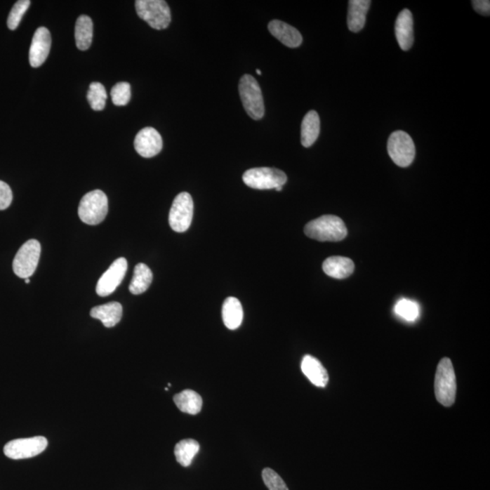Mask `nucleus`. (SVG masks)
<instances>
[{
	"instance_id": "nucleus-14",
	"label": "nucleus",
	"mask_w": 490,
	"mask_h": 490,
	"mask_svg": "<svg viewBox=\"0 0 490 490\" xmlns=\"http://www.w3.org/2000/svg\"><path fill=\"white\" fill-rule=\"evenodd\" d=\"M395 35L399 48L408 51L414 42L413 17L409 9H403L397 18Z\"/></svg>"
},
{
	"instance_id": "nucleus-18",
	"label": "nucleus",
	"mask_w": 490,
	"mask_h": 490,
	"mask_svg": "<svg viewBox=\"0 0 490 490\" xmlns=\"http://www.w3.org/2000/svg\"><path fill=\"white\" fill-rule=\"evenodd\" d=\"M92 318L102 322L105 327L116 326L122 319L123 307L117 302L108 303L107 305L94 307L90 311Z\"/></svg>"
},
{
	"instance_id": "nucleus-3",
	"label": "nucleus",
	"mask_w": 490,
	"mask_h": 490,
	"mask_svg": "<svg viewBox=\"0 0 490 490\" xmlns=\"http://www.w3.org/2000/svg\"><path fill=\"white\" fill-rule=\"evenodd\" d=\"M135 9L139 18L154 29H166L171 23V11L163 0H138Z\"/></svg>"
},
{
	"instance_id": "nucleus-32",
	"label": "nucleus",
	"mask_w": 490,
	"mask_h": 490,
	"mask_svg": "<svg viewBox=\"0 0 490 490\" xmlns=\"http://www.w3.org/2000/svg\"><path fill=\"white\" fill-rule=\"evenodd\" d=\"M472 5L477 13L483 15H490V1L489 0H473Z\"/></svg>"
},
{
	"instance_id": "nucleus-24",
	"label": "nucleus",
	"mask_w": 490,
	"mask_h": 490,
	"mask_svg": "<svg viewBox=\"0 0 490 490\" xmlns=\"http://www.w3.org/2000/svg\"><path fill=\"white\" fill-rule=\"evenodd\" d=\"M152 281H153V272L150 268L145 263H138L135 266L134 276L129 285L130 293L134 296L144 293L150 287Z\"/></svg>"
},
{
	"instance_id": "nucleus-20",
	"label": "nucleus",
	"mask_w": 490,
	"mask_h": 490,
	"mask_svg": "<svg viewBox=\"0 0 490 490\" xmlns=\"http://www.w3.org/2000/svg\"><path fill=\"white\" fill-rule=\"evenodd\" d=\"M244 319V310L240 300L234 297H228L223 305V321L229 330H237L241 326Z\"/></svg>"
},
{
	"instance_id": "nucleus-29",
	"label": "nucleus",
	"mask_w": 490,
	"mask_h": 490,
	"mask_svg": "<svg viewBox=\"0 0 490 490\" xmlns=\"http://www.w3.org/2000/svg\"><path fill=\"white\" fill-rule=\"evenodd\" d=\"M31 2L29 0H20L14 5L11 9L8 18V27L11 30H15L20 26L21 20L23 15L26 13L27 9L30 7Z\"/></svg>"
},
{
	"instance_id": "nucleus-11",
	"label": "nucleus",
	"mask_w": 490,
	"mask_h": 490,
	"mask_svg": "<svg viewBox=\"0 0 490 490\" xmlns=\"http://www.w3.org/2000/svg\"><path fill=\"white\" fill-rule=\"evenodd\" d=\"M127 271V260L126 258L117 259L112 263L107 271L99 279L95 291L99 296H110L125 278Z\"/></svg>"
},
{
	"instance_id": "nucleus-30",
	"label": "nucleus",
	"mask_w": 490,
	"mask_h": 490,
	"mask_svg": "<svg viewBox=\"0 0 490 490\" xmlns=\"http://www.w3.org/2000/svg\"><path fill=\"white\" fill-rule=\"evenodd\" d=\"M262 477L263 482L269 490H289L284 479L272 468H265L263 470Z\"/></svg>"
},
{
	"instance_id": "nucleus-5",
	"label": "nucleus",
	"mask_w": 490,
	"mask_h": 490,
	"mask_svg": "<svg viewBox=\"0 0 490 490\" xmlns=\"http://www.w3.org/2000/svg\"><path fill=\"white\" fill-rule=\"evenodd\" d=\"M239 93L244 110L250 117L253 120L263 119L265 114V103L257 80L250 74H244L239 84Z\"/></svg>"
},
{
	"instance_id": "nucleus-7",
	"label": "nucleus",
	"mask_w": 490,
	"mask_h": 490,
	"mask_svg": "<svg viewBox=\"0 0 490 490\" xmlns=\"http://www.w3.org/2000/svg\"><path fill=\"white\" fill-rule=\"evenodd\" d=\"M387 148L393 162L401 167L411 166L416 156L413 140L407 133L403 131H396L390 135Z\"/></svg>"
},
{
	"instance_id": "nucleus-25",
	"label": "nucleus",
	"mask_w": 490,
	"mask_h": 490,
	"mask_svg": "<svg viewBox=\"0 0 490 490\" xmlns=\"http://www.w3.org/2000/svg\"><path fill=\"white\" fill-rule=\"evenodd\" d=\"M199 449L200 445L197 440L192 439L181 440L175 448L176 461L183 467H189Z\"/></svg>"
},
{
	"instance_id": "nucleus-17",
	"label": "nucleus",
	"mask_w": 490,
	"mask_h": 490,
	"mask_svg": "<svg viewBox=\"0 0 490 490\" xmlns=\"http://www.w3.org/2000/svg\"><path fill=\"white\" fill-rule=\"evenodd\" d=\"M355 263L343 256L329 257L322 265L325 274L338 280L348 278L355 272Z\"/></svg>"
},
{
	"instance_id": "nucleus-13",
	"label": "nucleus",
	"mask_w": 490,
	"mask_h": 490,
	"mask_svg": "<svg viewBox=\"0 0 490 490\" xmlns=\"http://www.w3.org/2000/svg\"><path fill=\"white\" fill-rule=\"evenodd\" d=\"M51 35L44 27L36 30L29 49V63L32 67H39L44 64L51 48Z\"/></svg>"
},
{
	"instance_id": "nucleus-6",
	"label": "nucleus",
	"mask_w": 490,
	"mask_h": 490,
	"mask_svg": "<svg viewBox=\"0 0 490 490\" xmlns=\"http://www.w3.org/2000/svg\"><path fill=\"white\" fill-rule=\"evenodd\" d=\"M244 184L253 189L267 190L280 187L287 182V176L281 170L270 167H258L244 173Z\"/></svg>"
},
{
	"instance_id": "nucleus-31",
	"label": "nucleus",
	"mask_w": 490,
	"mask_h": 490,
	"mask_svg": "<svg viewBox=\"0 0 490 490\" xmlns=\"http://www.w3.org/2000/svg\"><path fill=\"white\" fill-rule=\"evenodd\" d=\"M12 200H13V194L11 187L5 182L0 181V211L8 208Z\"/></svg>"
},
{
	"instance_id": "nucleus-34",
	"label": "nucleus",
	"mask_w": 490,
	"mask_h": 490,
	"mask_svg": "<svg viewBox=\"0 0 490 490\" xmlns=\"http://www.w3.org/2000/svg\"><path fill=\"white\" fill-rule=\"evenodd\" d=\"M276 191H282V186H280V187H277L275 189Z\"/></svg>"
},
{
	"instance_id": "nucleus-19",
	"label": "nucleus",
	"mask_w": 490,
	"mask_h": 490,
	"mask_svg": "<svg viewBox=\"0 0 490 490\" xmlns=\"http://www.w3.org/2000/svg\"><path fill=\"white\" fill-rule=\"evenodd\" d=\"M370 0H350L349 1L348 18L347 23L352 32H359L364 29L369 8L371 7Z\"/></svg>"
},
{
	"instance_id": "nucleus-4",
	"label": "nucleus",
	"mask_w": 490,
	"mask_h": 490,
	"mask_svg": "<svg viewBox=\"0 0 490 490\" xmlns=\"http://www.w3.org/2000/svg\"><path fill=\"white\" fill-rule=\"evenodd\" d=\"M107 213L108 200L103 191L89 192L80 201L79 216L86 225H99L104 221Z\"/></svg>"
},
{
	"instance_id": "nucleus-33",
	"label": "nucleus",
	"mask_w": 490,
	"mask_h": 490,
	"mask_svg": "<svg viewBox=\"0 0 490 490\" xmlns=\"http://www.w3.org/2000/svg\"><path fill=\"white\" fill-rule=\"evenodd\" d=\"M25 282H26L27 284H30L29 278L25 279Z\"/></svg>"
},
{
	"instance_id": "nucleus-35",
	"label": "nucleus",
	"mask_w": 490,
	"mask_h": 490,
	"mask_svg": "<svg viewBox=\"0 0 490 490\" xmlns=\"http://www.w3.org/2000/svg\"><path fill=\"white\" fill-rule=\"evenodd\" d=\"M256 73L258 74H262V71H260V70H259V69H257V70H256Z\"/></svg>"
},
{
	"instance_id": "nucleus-21",
	"label": "nucleus",
	"mask_w": 490,
	"mask_h": 490,
	"mask_svg": "<svg viewBox=\"0 0 490 490\" xmlns=\"http://www.w3.org/2000/svg\"><path fill=\"white\" fill-rule=\"evenodd\" d=\"M319 126H321V122H319L317 112H308L303 120L302 133H300L303 147L306 148L312 147L317 140L319 135Z\"/></svg>"
},
{
	"instance_id": "nucleus-16",
	"label": "nucleus",
	"mask_w": 490,
	"mask_h": 490,
	"mask_svg": "<svg viewBox=\"0 0 490 490\" xmlns=\"http://www.w3.org/2000/svg\"><path fill=\"white\" fill-rule=\"evenodd\" d=\"M302 371L313 385L324 388L329 383V374L326 369L321 364L319 359L311 355L303 357Z\"/></svg>"
},
{
	"instance_id": "nucleus-12",
	"label": "nucleus",
	"mask_w": 490,
	"mask_h": 490,
	"mask_svg": "<svg viewBox=\"0 0 490 490\" xmlns=\"http://www.w3.org/2000/svg\"><path fill=\"white\" fill-rule=\"evenodd\" d=\"M135 148L143 157H156L163 148L162 136L153 127H145L136 135Z\"/></svg>"
},
{
	"instance_id": "nucleus-15",
	"label": "nucleus",
	"mask_w": 490,
	"mask_h": 490,
	"mask_svg": "<svg viewBox=\"0 0 490 490\" xmlns=\"http://www.w3.org/2000/svg\"><path fill=\"white\" fill-rule=\"evenodd\" d=\"M270 33L288 48H296L303 43V37L296 27L281 20H272L269 23Z\"/></svg>"
},
{
	"instance_id": "nucleus-9",
	"label": "nucleus",
	"mask_w": 490,
	"mask_h": 490,
	"mask_svg": "<svg viewBox=\"0 0 490 490\" xmlns=\"http://www.w3.org/2000/svg\"><path fill=\"white\" fill-rule=\"evenodd\" d=\"M194 216L193 198L188 193L176 197L169 213V225L173 231L184 232L190 227Z\"/></svg>"
},
{
	"instance_id": "nucleus-23",
	"label": "nucleus",
	"mask_w": 490,
	"mask_h": 490,
	"mask_svg": "<svg viewBox=\"0 0 490 490\" xmlns=\"http://www.w3.org/2000/svg\"><path fill=\"white\" fill-rule=\"evenodd\" d=\"M74 37L77 48L80 51H88L93 39V21L88 15H82L77 18L74 27Z\"/></svg>"
},
{
	"instance_id": "nucleus-10",
	"label": "nucleus",
	"mask_w": 490,
	"mask_h": 490,
	"mask_svg": "<svg viewBox=\"0 0 490 490\" xmlns=\"http://www.w3.org/2000/svg\"><path fill=\"white\" fill-rule=\"evenodd\" d=\"M45 437L11 440L4 446V453L11 460H24L42 453L48 446Z\"/></svg>"
},
{
	"instance_id": "nucleus-1",
	"label": "nucleus",
	"mask_w": 490,
	"mask_h": 490,
	"mask_svg": "<svg viewBox=\"0 0 490 490\" xmlns=\"http://www.w3.org/2000/svg\"><path fill=\"white\" fill-rule=\"evenodd\" d=\"M305 232L309 238L319 241H340L348 234L343 220L331 215L322 216L307 223Z\"/></svg>"
},
{
	"instance_id": "nucleus-2",
	"label": "nucleus",
	"mask_w": 490,
	"mask_h": 490,
	"mask_svg": "<svg viewBox=\"0 0 490 490\" xmlns=\"http://www.w3.org/2000/svg\"><path fill=\"white\" fill-rule=\"evenodd\" d=\"M434 390L437 401L440 404L444 407H451L454 404L457 393V380L451 359H440L437 368Z\"/></svg>"
},
{
	"instance_id": "nucleus-28",
	"label": "nucleus",
	"mask_w": 490,
	"mask_h": 490,
	"mask_svg": "<svg viewBox=\"0 0 490 490\" xmlns=\"http://www.w3.org/2000/svg\"><path fill=\"white\" fill-rule=\"evenodd\" d=\"M111 98L113 103L117 107H123L129 103L131 99V86L126 82L117 83L111 90Z\"/></svg>"
},
{
	"instance_id": "nucleus-8",
	"label": "nucleus",
	"mask_w": 490,
	"mask_h": 490,
	"mask_svg": "<svg viewBox=\"0 0 490 490\" xmlns=\"http://www.w3.org/2000/svg\"><path fill=\"white\" fill-rule=\"evenodd\" d=\"M41 245L32 239L25 243L15 254L13 260V271L20 278L27 279L32 276L39 265Z\"/></svg>"
},
{
	"instance_id": "nucleus-26",
	"label": "nucleus",
	"mask_w": 490,
	"mask_h": 490,
	"mask_svg": "<svg viewBox=\"0 0 490 490\" xmlns=\"http://www.w3.org/2000/svg\"><path fill=\"white\" fill-rule=\"evenodd\" d=\"M394 311L397 315L408 322L416 321L421 314L420 305L414 300L406 299V298H403L396 303Z\"/></svg>"
},
{
	"instance_id": "nucleus-22",
	"label": "nucleus",
	"mask_w": 490,
	"mask_h": 490,
	"mask_svg": "<svg viewBox=\"0 0 490 490\" xmlns=\"http://www.w3.org/2000/svg\"><path fill=\"white\" fill-rule=\"evenodd\" d=\"M173 402L180 411L185 413L197 415L203 407V399L197 392L192 390H183L173 397Z\"/></svg>"
},
{
	"instance_id": "nucleus-27",
	"label": "nucleus",
	"mask_w": 490,
	"mask_h": 490,
	"mask_svg": "<svg viewBox=\"0 0 490 490\" xmlns=\"http://www.w3.org/2000/svg\"><path fill=\"white\" fill-rule=\"evenodd\" d=\"M107 94L105 86L101 83L90 84L88 92V100L93 110L102 111L105 107Z\"/></svg>"
}]
</instances>
